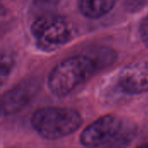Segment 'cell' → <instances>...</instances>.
Here are the masks:
<instances>
[{"mask_svg":"<svg viewBox=\"0 0 148 148\" xmlns=\"http://www.w3.org/2000/svg\"><path fill=\"white\" fill-rule=\"evenodd\" d=\"M118 0H80L79 10L87 18L99 19L108 15Z\"/></svg>","mask_w":148,"mask_h":148,"instance_id":"cell-7","label":"cell"},{"mask_svg":"<svg viewBox=\"0 0 148 148\" xmlns=\"http://www.w3.org/2000/svg\"><path fill=\"white\" fill-rule=\"evenodd\" d=\"M148 0H125V7L127 11L136 12L147 3Z\"/></svg>","mask_w":148,"mask_h":148,"instance_id":"cell-10","label":"cell"},{"mask_svg":"<svg viewBox=\"0 0 148 148\" xmlns=\"http://www.w3.org/2000/svg\"><path fill=\"white\" fill-rule=\"evenodd\" d=\"M120 89L131 95L148 92V61H139L123 68L118 76Z\"/></svg>","mask_w":148,"mask_h":148,"instance_id":"cell-6","label":"cell"},{"mask_svg":"<svg viewBox=\"0 0 148 148\" xmlns=\"http://www.w3.org/2000/svg\"><path fill=\"white\" fill-rule=\"evenodd\" d=\"M15 64L14 57L9 54L3 52L1 57V83L3 84L4 81L9 77L10 74L12 71V69Z\"/></svg>","mask_w":148,"mask_h":148,"instance_id":"cell-9","label":"cell"},{"mask_svg":"<svg viewBox=\"0 0 148 148\" xmlns=\"http://www.w3.org/2000/svg\"><path fill=\"white\" fill-rule=\"evenodd\" d=\"M30 32L36 47L44 52H53L70 42L75 37V28L65 16L46 14L36 17Z\"/></svg>","mask_w":148,"mask_h":148,"instance_id":"cell-4","label":"cell"},{"mask_svg":"<svg viewBox=\"0 0 148 148\" xmlns=\"http://www.w3.org/2000/svg\"><path fill=\"white\" fill-rule=\"evenodd\" d=\"M89 55L95 60L100 70L110 66L117 57L114 50L107 47H98L92 50Z\"/></svg>","mask_w":148,"mask_h":148,"instance_id":"cell-8","label":"cell"},{"mask_svg":"<svg viewBox=\"0 0 148 148\" xmlns=\"http://www.w3.org/2000/svg\"><path fill=\"white\" fill-rule=\"evenodd\" d=\"M59 0H34V4L39 8L55 7Z\"/></svg>","mask_w":148,"mask_h":148,"instance_id":"cell-12","label":"cell"},{"mask_svg":"<svg viewBox=\"0 0 148 148\" xmlns=\"http://www.w3.org/2000/svg\"><path fill=\"white\" fill-rule=\"evenodd\" d=\"M40 87V82L36 77L18 82L1 96L2 115L7 117L19 113L36 97Z\"/></svg>","mask_w":148,"mask_h":148,"instance_id":"cell-5","label":"cell"},{"mask_svg":"<svg viewBox=\"0 0 148 148\" xmlns=\"http://www.w3.org/2000/svg\"><path fill=\"white\" fill-rule=\"evenodd\" d=\"M83 122L81 114L67 107H43L31 115L33 129L43 139L59 140L78 131Z\"/></svg>","mask_w":148,"mask_h":148,"instance_id":"cell-3","label":"cell"},{"mask_svg":"<svg viewBox=\"0 0 148 148\" xmlns=\"http://www.w3.org/2000/svg\"><path fill=\"white\" fill-rule=\"evenodd\" d=\"M100 71L89 54H80L58 62L48 76V88L56 96H66Z\"/></svg>","mask_w":148,"mask_h":148,"instance_id":"cell-2","label":"cell"},{"mask_svg":"<svg viewBox=\"0 0 148 148\" xmlns=\"http://www.w3.org/2000/svg\"><path fill=\"white\" fill-rule=\"evenodd\" d=\"M138 133V126L133 121L108 114L87 126L80 142L87 147H124L132 144Z\"/></svg>","mask_w":148,"mask_h":148,"instance_id":"cell-1","label":"cell"},{"mask_svg":"<svg viewBox=\"0 0 148 148\" xmlns=\"http://www.w3.org/2000/svg\"><path fill=\"white\" fill-rule=\"evenodd\" d=\"M139 32L143 43L148 47V16L141 21Z\"/></svg>","mask_w":148,"mask_h":148,"instance_id":"cell-11","label":"cell"}]
</instances>
